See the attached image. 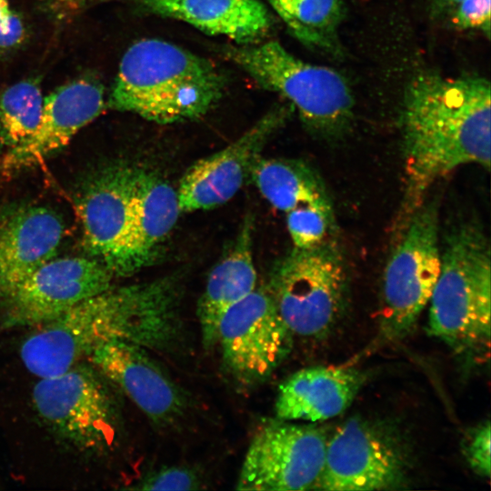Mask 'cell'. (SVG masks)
Listing matches in <instances>:
<instances>
[{
  "label": "cell",
  "mask_w": 491,
  "mask_h": 491,
  "mask_svg": "<svg viewBox=\"0 0 491 491\" xmlns=\"http://www.w3.org/2000/svg\"><path fill=\"white\" fill-rule=\"evenodd\" d=\"M178 276L115 287L85 298L55 317L33 326L20 346L25 367L36 377L65 372L111 341L173 352L185 328Z\"/></svg>",
  "instance_id": "1"
},
{
  "label": "cell",
  "mask_w": 491,
  "mask_h": 491,
  "mask_svg": "<svg viewBox=\"0 0 491 491\" xmlns=\"http://www.w3.org/2000/svg\"><path fill=\"white\" fill-rule=\"evenodd\" d=\"M405 190L401 227L428 189L459 166L490 168V85L476 76H416L402 111Z\"/></svg>",
  "instance_id": "2"
},
{
  "label": "cell",
  "mask_w": 491,
  "mask_h": 491,
  "mask_svg": "<svg viewBox=\"0 0 491 491\" xmlns=\"http://www.w3.org/2000/svg\"><path fill=\"white\" fill-rule=\"evenodd\" d=\"M225 77L208 60L156 38L124 54L109 95L110 108L158 124L195 120L222 97Z\"/></svg>",
  "instance_id": "3"
},
{
  "label": "cell",
  "mask_w": 491,
  "mask_h": 491,
  "mask_svg": "<svg viewBox=\"0 0 491 491\" xmlns=\"http://www.w3.org/2000/svg\"><path fill=\"white\" fill-rule=\"evenodd\" d=\"M428 305L429 335L455 351L489 342L490 245L476 221L458 222L445 235L441 270Z\"/></svg>",
  "instance_id": "4"
},
{
  "label": "cell",
  "mask_w": 491,
  "mask_h": 491,
  "mask_svg": "<svg viewBox=\"0 0 491 491\" xmlns=\"http://www.w3.org/2000/svg\"><path fill=\"white\" fill-rule=\"evenodd\" d=\"M221 52L260 86L286 98L314 134L335 138L349 127L353 95L335 70L306 63L276 41L226 45Z\"/></svg>",
  "instance_id": "5"
},
{
  "label": "cell",
  "mask_w": 491,
  "mask_h": 491,
  "mask_svg": "<svg viewBox=\"0 0 491 491\" xmlns=\"http://www.w3.org/2000/svg\"><path fill=\"white\" fill-rule=\"evenodd\" d=\"M118 391L85 360L61 374L38 378L32 404L54 436L78 453L98 456L112 452L122 436Z\"/></svg>",
  "instance_id": "6"
},
{
  "label": "cell",
  "mask_w": 491,
  "mask_h": 491,
  "mask_svg": "<svg viewBox=\"0 0 491 491\" xmlns=\"http://www.w3.org/2000/svg\"><path fill=\"white\" fill-rule=\"evenodd\" d=\"M269 292L292 335L321 337L346 307L347 275L341 250L331 236L310 248L287 253L274 266Z\"/></svg>",
  "instance_id": "7"
},
{
  "label": "cell",
  "mask_w": 491,
  "mask_h": 491,
  "mask_svg": "<svg viewBox=\"0 0 491 491\" xmlns=\"http://www.w3.org/2000/svg\"><path fill=\"white\" fill-rule=\"evenodd\" d=\"M400 229L382 281L381 327L390 339L411 331L439 276L438 202L425 201Z\"/></svg>",
  "instance_id": "8"
},
{
  "label": "cell",
  "mask_w": 491,
  "mask_h": 491,
  "mask_svg": "<svg viewBox=\"0 0 491 491\" xmlns=\"http://www.w3.org/2000/svg\"><path fill=\"white\" fill-rule=\"evenodd\" d=\"M323 429L279 418L258 427L246 450L237 490H313L323 469Z\"/></svg>",
  "instance_id": "9"
},
{
  "label": "cell",
  "mask_w": 491,
  "mask_h": 491,
  "mask_svg": "<svg viewBox=\"0 0 491 491\" xmlns=\"http://www.w3.org/2000/svg\"><path fill=\"white\" fill-rule=\"evenodd\" d=\"M406 462L402 443L387 428L352 417L327 439L323 469L313 489L398 488L406 480Z\"/></svg>",
  "instance_id": "10"
},
{
  "label": "cell",
  "mask_w": 491,
  "mask_h": 491,
  "mask_svg": "<svg viewBox=\"0 0 491 491\" xmlns=\"http://www.w3.org/2000/svg\"><path fill=\"white\" fill-rule=\"evenodd\" d=\"M291 338L269 290L256 288L224 315L217 344L234 379L252 386L266 380L281 364Z\"/></svg>",
  "instance_id": "11"
},
{
  "label": "cell",
  "mask_w": 491,
  "mask_h": 491,
  "mask_svg": "<svg viewBox=\"0 0 491 491\" xmlns=\"http://www.w3.org/2000/svg\"><path fill=\"white\" fill-rule=\"evenodd\" d=\"M97 259L52 258L0 299V328L33 327L112 286Z\"/></svg>",
  "instance_id": "12"
},
{
  "label": "cell",
  "mask_w": 491,
  "mask_h": 491,
  "mask_svg": "<svg viewBox=\"0 0 491 491\" xmlns=\"http://www.w3.org/2000/svg\"><path fill=\"white\" fill-rule=\"evenodd\" d=\"M139 171L127 164L105 165L84 181L76 199L84 247L114 276H125Z\"/></svg>",
  "instance_id": "13"
},
{
  "label": "cell",
  "mask_w": 491,
  "mask_h": 491,
  "mask_svg": "<svg viewBox=\"0 0 491 491\" xmlns=\"http://www.w3.org/2000/svg\"><path fill=\"white\" fill-rule=\"evenodd\" d=\"M289 113L286 106L275 105L233 143L195 163L176 190L181 212L208 210L229 201L242 187L259 153Z\"/></svg>",
  "instance_id": "14"
},
{
  "label": "cell",
  "mask_w": 491,
  "mask_h": 491,
  "mask_svg": "<svg viewBox=\"0 0 491 491\" xmlns=\"http://www.w3.org/2000/svg\"><path fill=\"white\" fill-rule=\"evenodd\" d=\"M159 427L176 425L188 406L185 392L149 354L138 345L115 340L88 359Z\"/></svg>",
  "instance_id": "15"
},
{
  "label": "cell",
  "mask_w": 491,
  "mask_h": 491,
  "mask_svg": "<svg viewBox=\"0 0 491 491\" xmlns=\"http://www.w3.org/2000/svg\"><path fill=\"white\" fill-rule=\"evenodd\" d=\"M105 105L104 88L93 78L70 82L44 98L40 122L32 135L8 149L0 171L12 175L33 167L66 145Z\"/></svg>",
  "instance_id": "16"
},
{
  "label": "cell",
  "mask_w": 491,
  "mask_h": 491,
  "mask_svg": "<svg viewBox=\"0 0 491 491\" xmlns=\"http://www.w3.org/2000/svg\"><path fill=\"white\" fill-rule=\"evenodd\" d=\"M64 223L42 205L15 208L0 219V299L56 254Z\"/></svg>",
  "instance_id": "17"
},
{
  "label": "cell",
  "mask_w": 491,
  "mask_h": 491,
  "mask_svg": "<svg viewBox=\"0 0 491 491\" xmlns=\"http://www.w3.org/2000/svg\"><path fill=\"white\" fill-rule=\"evenodd\" d=\"M365 381L364 375L345 366L300 369L279 386L275 410L279 419L319 422L343 413Z\"/></svg>",
  "instance_id": "18"
},
{
  "label": "cell",
  "mask_w": 491,
  "mask_h": 491,
  "mask_svg": "<svg viewBox=\"0 0 491 491\" xmlns=\"http://www.w3.org/2000/svg\"><path fill=\"white\" fill-rule=\"evenodd\" d=\"M137 4L151 14L184 21L237 45L258 43L272 25L270 14L258 0H137Z\"/></svg>",
  "instance_id": "19"
},
{
  "label": "cell",
  "mask_w": 491,
  "mask_h": 491,
  "mask_svg": "<svg viewBox=\"0 0 491 491\" xmlns=\"http://www.w3.org/2000/svg\"><path fill=\"white\" fill-rule=\"evenodd\" d=\"M181 213L176 190L155 174L140 169L133 197L125 276L148 266L156 258Z\"/></svg>",
  "instance_id": "20"
},
{
  "label": "cell",
  "mask_w": 491,
  "mask_h": 491,
  "mask_svg": "<svg viewBox=\"0 0 491 491\" xmlns=\"http://www.w3.org/2000/svg\"><path fill=\"white\" fill-rule=\"evenodd\" d=\"M252 221L246 220L225 256L210 271L197 302L196 316L202 344L209 350L217 344L224 315L256 289L257 275L252 252Z\"/></svg>",
  "instance_id": "21"
},
{
  "label": "cell",
  "mask_w": 491,
  "mask_h": 491,
  "mask_svg": "<svg viewBox=\"0 0 491 491\" xmlns=\"http://www.w3.org/2000/svg\"><path fill=\"white\" fill-rule=\"evenodd\" d=\"M251 175L266 201L285 214L304 205L332 204L321 176L303 161L258 159Z\"/></svg>",
  "instance_id": "22"
},
{
  "label": "cell",
  "mask_w": 491,
  "mask_h": 491,
  "mask_svg": "<svg viewBox=\"0 0 491 491\" xmlns=\"http://www.w3.org/2000/svg\"><path fill=\"white\" fill-rule=\"evenodd\" d=\"M289 31L306 45L337 50L343 0H266Z\"/></svg>",
  "instance_id": "23"
},
{
  "label": "cell",
  "mask_w": 491,
  "mask_h": 491,
  "mask_svg": "<svg viewBox=\"0 0 491 491\" xmlns=\"http://www.w3.org/2000/svg\"><path fill=\"white\" fill-rule=\"evenodd\" d=\"M44 96L33 80L18 82L0 95V145L11 149L26 141L41 118Z\"/></svg>",
  "instance_id": "24"
},
{
  "label": "cell",
  "mask_w": 491,
  "mask_h": 491,
  "mask_svg": "<svg viewBox=\"0 0 491 491\" xmlns=\"http://www.w3.org/2000/svg\"><path fill=\"white\" fill-rule=\"evenodd\" d=\"M286 216L294 247L310 248L333 236L336 221L332 204L300 206Z\"/></svg>",
  "instance_id": "25"
},
{
  "label": "cell",
  "mask_w": 491,
  "mask_h": 491,
  "mask_svg": "<svg viewBox=\"0 0 491 491\" xmlns=\"http://www.w3.org/2000/svg\"><path fill=\"white\" fill-rule=\"evenodd\" d=\"M203 482L197 472L179 466H164L145 475L133 486L139 490H196Z\"/></svg>",
  "instance_id": "26"
},
{
  "label": "cell",
  "mask_w": 491,
  "mask_h": 491,
  "mask_svg": "<svg viewBox=\"0 0 491 491\" xmlns=\"http://www.w3.org/2000/svg\"><path fill=\"white\" fill-rule=\"evenodd\" d=\"M490 436V423L486 420L471 433L465 446V456L470 467L486 478L490 477L491 471Z\"/></svg>",
  "instance_id": "27"
},
{
  "label": "cell",
  "mask_w": 491,
  "mask_h": 491,
  "mask_svg": "<svg viewBox=\"0 0 491 491\" xmlns=\"http://www.w3.org/2000/svg\"><path fill=\"white\" fill-rule=\"evenodd\" d=\"M490 0H463L457 5L454 23L462 28H482L489 33Z\"/></svg>",
  "instance_id": "28"
},
{
  "label": "cell",
  "mask_w": 491,
  "mask_h": 491,
  "mask_svg": "<svg viewBox=\"0 0 491 491\" xmlns=\"http://www.w3.org/2000/svg\"><path fill=\"white\" fill-rule=\"evenodd\" d=\"M24 35L21 19L11 10L7 0H0V49L17 45Z\"/></svg>",
  "instance_id": "29"
},
{
  "label": "cell",
  "mask_w": 491,
  "mask_h": 491,
  "mask_svg": "<svg viewBox=\"0 0 491 491\" xmlns=\"http://www.w3.org/2000/svg\"><path fill=\"white\" fill-rule=\"evenodd\" d=\"M54 15L64 17L76 9L77 0H42Z\"/></svg>",
  "instance_id": "30"
},
{
  "label": "cell",
  "mask_w": 491,
  "mask_h": 491,
  "mask_svg": "<svg viewBox=\"0 0 491 491\" xmlns=\"http://www.w3.org/2000/svg\"><path fill=\"white\" fill-rule=\"evenodd\" d=\"M446 3H447L448 5H458V4L460 2H462L463 0H444Z\"/></svg>",
  "instance_id": "31"
}]
</instances>
